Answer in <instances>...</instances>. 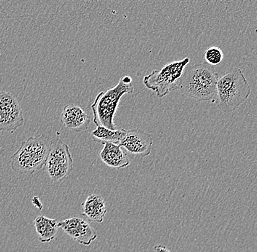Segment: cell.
I'll return each mask as SVG.
<instances>
[{
  "instance_id": "1",
  "label": "cell",
  "mask_w": 257,
  "mask_h": 252,
  "mask_svg": "<svg viewBox=\"0 0 257 252\" xmlns=\"http://www.w3.org/2000/svg\"><path fill=\"white\" fill-rule=\"evenodd\" d=\"M220 75L208 64H196L186 69L179 88L181 94L198 102L213 101Z\"/></svg>"
},
{
  "instance_id": "2",
  "label": "cell",
  "mask_w": 257,
  "mask_h": 252,
  "mask_svg": "<svg viewBox=\"0 0 257 252\" xmlns=\"http://www.w3.org/2000/svg\"><path fill=\"white\" fill-rule=\"evenodd\" d=\"M251 94V88L242 70L234 67L220 76L217 83V107L224 112H232L240 107Z\"/></svg>"
},
{
  "instance_id": "3",
  "label": "cell",
  "mask_w": 257,
  "mask_h": 252,
  "mask_svg": "<svg viewBox=\"0 0 257 252\" xmlns=\"http://www.w3.org/2000/svg\"><path fill=\"white\" fill-rule=\"evenodd\" d=\"M52 141L44 134L22 142L11 157V168L19 174H33L46 165Z\"/></svg>"
},
{
  "instance_id": "4",
  "label": "cell",
  "mask_w": 257,
  "mask_h": 252,
  "mask_svg": "<svg viewBox=\"0 0 257 252\" xmlns=\"http://www.w3.org/2000/svg\"><path fill=\"white\" fill-rule=\"evenodd\" d=\"M133 91L134 87L132 83V78L124 76L120 78L119 83L113 88L99 93L91 106L94 124L109 129H118V126L114 122V117L120 99L125 94H133Z\"/></svg>"
},
{
  "instance_id": "5",
  "label": "cell",
  "mask_w": 257,
  "mask_h": 252,
  "mask_svg": "<svg viewBox=\"0 0 257 252\" xmlns=\"http://www.w3.org/2000/svg\"><path fill=\"white\" fill-rule=\"evenodd\" d=\"M189 62L190 59L186 57L169 63L160 70H154L144 77L143 82L145 86L155 92L159 98L165 97L179 88L181 78Z\"/></svg>"
},
{
  "instance_id": "6",
  "label": "cell",
  "mask_w": 257,
  "mask_h": 252,
  "mask_svg": "<svg viewBox=\"0 0 257 252\" xmlns=\"http://www.w3.org/2000/svg\"><path fill=\"white\" fill-rule=\"evenodd\" d=\"M44 167L51 181L61 182L67 179L71 174L73 167V159L68 145L59 139L54 144L52 142Z\"/></svg>"
},
{
  "instance_id": "7",
  "label": "cell",
  "mask_w": 257,
  "mask_h": 252,
  "mask_svg": "<svg viewBox=\"0 0 257 252\" xmlns=\"http://www.w3.org/2000/svg\"><path fill=\"white\" fill-rule=\"evenodd\" d=\"M24 124L23 112L17 99L6 91L0 93V131H14Z\"/></svg>"
},
{
  "instance_id": "8",
  "label": "cell",
  "mask_w": 257,
  "mask_h": 252,
  "mask_svg": "<svg viewBox=\"0 0 257 252\" xmlns=\"http://www.w3.org/2000/svg\"><path fill=\"white\" fill-rule=\"evenodd\" d=\"M58 225L76 243L84 246H89L97 238V234L93 227L82 218L75 216L64 219L59 221Z\"/></svg>"
},
{
  "instance_id": "9",
  "label": "cell",
  "mask_w": 257,
  "mask_h": 252,
  "mask_svg": "<svg viewBox=\"0 0 257 252\" xmlns=\"http://www.w3.org/2000/svg\"><path fill=\"white\" fill-rule=\"evenodd\" d=\"M118 144L131 155L145 158L152 152L153 139L150 134L138 128L126 131Z\"/></svg>"
},
{
  "instance_id": "10",
  "label": "cell",
  "mask_w": 257,
  "mask_h": 252,
  "mask_svg": "<svg viewBox=\"0 0 257 252\" xmlns=\"http://www.w3.org/2000/svg\"><path fill=\"white\" fill-rule=\"evenodd\" d=\"M91 117L75 104L65 106L61 114V122L69 131L81 132L86 131L91 123Z\"/></svg>"
},
{
  "instance_id": "11",
  "label": "cell",
  "mask_w": 257,
  "mask_h": 252,
  "mask_svg": "<svg viewBox=\"0 0 257 252\" xmlns=\"http://www.w3.org/2000/svg\"><path fill=\"white\" fill-rule=\"evenodd\" d=\"M103 145V149L99 153V156L106 166L117 169L130 166L131 162L127 153L122 150L119 144L105 143Z\"/></svg>"
},
{
  "instance_id": "12",
  "label": "cell",
  "mask_w": 257,
  "mask_h": 252,
  "mask_svg": "<svg viewBox=\"0 0 257 252\" xmlns=\"http://www.w3.org/2000/svg\"><path fill=\"white\" fill-rule=\"evenodd\" d=\"M82 214L94 222L99 224L103 222L107 214V207L102 195L99 194L89 195L82 204Z\"/></svg>"
},
{
  "instance_id": "13",
  "label": "cell",
  "mask_w": 257,
  "mask_h": 252,
  "mask_svg": "<svg viewBox=\"0 0 257 252\" xmlns=\"http://www.w3.org/2000/svg\"><path fill=\"white\" fill-rule=\"evenodd\" d=\"M58 223L56 219L44 216H38L34 219L35 231L41 243H49L55 238L59 228Z\"/></svg>"
},
{
  "instance_id": "14",
  "label": "cell",
  "mask_w": 257,
  "mask_h": 252,
  "mask_svg": "<svg viewBox=\"0 0 257 252\" xmlns=\"http://www.w3.org/2000/svg\"><path fill=\"white\" fill-rule=\"evenodd\" d=\"M126 130L118 128L116 130L109 129L103 126H97L91 132V137L95 142L104 144L105 143L119 144L122 138L126 135Z\"/></svg>"
},
{
  "instance_id": "15",
  "label": "cell",
  "mask_w": 257,
  "mask_h": 252,
  "mask_svg": "<svg viewBox=\"0 0 257 252\" xmlns=\"http://www.w3.org/2000/svg\"><path fill=\"white\" fill-rule=\"evenodd\" d=\"M224 59V53L221 48L211 46L205 51V61L210 66H216L221 64Z\"/></svg>"
},
{
  "instance_id": "16",
  "label": "cell",
  "mask_w": 257,
  "mask_h": 252,
  "mask_svg": "<svg viewBox=\"0 0 257 252\" xmlns=\"http://www.w3.org/2000/svg\"><path fill=\"white\" fill-rule=\"evenodd\" d=\"M154 252H171L163 245H157L154 246Z\"/></svg>"
},
{
  "instance_id": "17",
  "label": "cell",
  "mask_w": 257,
  "mask_h": 252,
  "mask_svg": "<svg viewBox=\"0 0 257 252\" xmlns=\"http://www.w3.org/2000/svg\"><path fill=\"white\" fill-rule=\"evenodd\" d=\"M32 203H33L35 206H36L37 208H39V209H42V205L41 203H40L39 199H38V197H35L33 199H32Z\"/></svg>"
}]
</instances>
